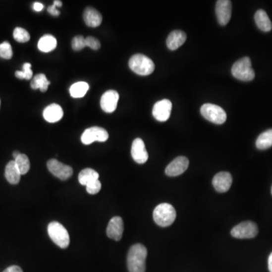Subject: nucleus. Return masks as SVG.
Returning a JSON list of instances; mask_svg holds the SVG:
<instances>
[{"mask_svg":"<svg viewBox=\"0 0 272 272\" xmlns=\"http://www.w3.org/2000/svg\"><path fill=\"white\" fill-rule=\"evenodd\" d=\"M147 255L148 251L145 246L141 244L132 246L127 256V266L129 272H145Z\"/></svg>","mask_w":272,"mask_h":272,"instance_id":"nucleus-1","label":"nucleus"},{"mask_svg":"<svg viewBox=\"0 0 272 272\" xmlns=\"http://www.w3.org/2000/svg\"><path fill=\"white\" fill-rule=\"evenodd\" d=\"M153 218L157 224L165 228L174 222L176 218V212L173 206L163 203L155 207Z\"/></svg>","mask_w":272,"mask_h":272,"instance_id":"nucleus-2","label":"nucleus"},{"mask_svg":"<svg viewBox=\"0 0 272 272\" xmlns=\"http://www.w3.org/2000/svg\"><path fill=\"white\" fill-rule=\"evenodd\" d=\"M129 66L134 73L140 76L151 74L155 69L153 60L142 54L132 56L129 59Z\"/></svg>","mask_w":272,"mask_h":272,"instance_id":"nucleus-3","label":"nucleus"},{"mask_svg":"<svg viewBox=\"0 0 272 272\" xmlns=\"http://www.w3.org/2000/svg\"><path fill=\"white\" fill-rule=\"evenodd\" d=\"M233 77L241 81L249 82L255 78V72L252 67L250 57H242L234 63L231 68Z\"/></svg>","mask_w":272,"mask_h":272,"instance_id":"nucleus-4","label":"nucleus"},{"mask_svg":"<svg viewBox=\"0 0 272 272\" xmlns=\"http://www.w3.org/2000/svg\"><path fill=\"white\" fill-rule=\"evenodd\" d=\"M50 238L60 248L65 249L70 244V236L64 226L57 221H52L48 225Z\"/></svg>","mask_w":272,"mask_h":272,"instance_id":"nucleus-5","label":"nucleus"},{"mask_svg":"<svg viewBox=\"0 0 272 272\" xmlns=\"http://www.w3.org/2000/svg\"><path fill=\"white\" fill-rule=\"evenodd\" d=\"M201 113L206 119L215 124H223L227 119L225 111L214 104H204L201 107Z\"/></svg>","mask_w":272,"mask_h":272,"instance_id":"nucleus-6","label":"nucleus"},{"mask_svg":"<svg viewBox=\"0 0 272 272\" xmlns=\"http://www.w3.org/2000/svg\"><path fill=\"white\" fill-rule=\"evenodd\" d=\"M258 226L253 221H243L232 228L231 234L237 239L253 238L258 234Z\"/></svg>","mask_w":272,"mask_h":272,"instance_id":"nucleus-7","label":"nucleus"},{"mask_svg":"<svg viewBox=\"0 0 272 272\" xmlns=\"http://www.w3.org/2000/svg\"><path fill=\"white\" fill-rule=\"evenodd\" d=\"M109 138V132L106 129L99 126H93L83 132L82 134L81 141L83 144L88 145L94 142H106Z\"/></svg>","mask_w":272,"mask_h":272,"instance_id":"nucleus-8","label":"nucleus"},{"mask_svg":"<svg viewBox=\"0 0 272 272\" xmlns=\"http://www.w3.org/2000/svg\"><path fill=\"white\" fill-rule=\"evenodd\" d=\"M47 167L52 174L60 180H67L73 175V169L70 165H65L55 159L47 162Z\"/></svg>","mask_w":272,"mask_h":272,"instance_id":"nucleus-9","label":"nucleus"},{"mask_svg":"<svg viewBox=\"0 0 272 272\" xmlns=\"http://www.w3.org/2000/svg\"><path fill=\"white\" fill-rule=\"evenodd\" d=\"M232 5L229 0H218L216 5L217 19L221 25L224 26L229 22L231 18Z\"/></svg>","mask_w":272,"mask_h":272,"instance_id":"nucleus-10","label":"nucleus"},{"mask_svg":"<svg viewBox=\"0 0 272 272\" xmlns=\"http://www.w3.org/2000/svg\"><path fill=\"white\" fill-rule=\"evenodd\" d=\"M172 102L168 99H163L155 104L152 110L154 117L160 122L168 120L172 110Z\"/></svg>","mask_w":272,"mask_h":272,"instance_id":"nucleus-11","label":"nucleus"},{"mask_svg":"<svg viewBox=\"0 0 272 272\" xmlns=\"http://www.w3.org/2000/svg\"><path fill=\"white\" fill-rule=\"evenodd\" d=\"M189 165V161L185 157L175 158L165 168V172L168 176L174 177L183 174Z\"/></svg>","mask_w":272,"mask_h":272,"instance_id":"nucleus-12","label":"nucleus"},{"mask_svg":"<svg viewBox=\"0 0 272 272\" xmlns=\"http://www.w3.org/2000/svg\"><path fill=\"white\" fill-rule=\"evenodd\" d=\"M119 94L115 90H109L101 98V108L106 113H113L117 107Z\"/></svg>","mask_w":272,"mask_h":272,"instance_id":"nucleus-13","label":"nucleus"},{"mask_svg":"<svg viewBox=\"0 0 272 272\" xmlns=\"http://www.w3.org/2000/svg\"><path fill=\"white\" fill-rule=\"evenodd\" d=\"M132 158L137 163L143 164L148 161V153L145 148V142L142 139H135L132 142L131 149Z\"/></svg>","mask_w":272,"mask_h":272,"instance_id":"nucleus-14","label":"nucleus"},{"mask_svg":"<svg viewBox=\"0 0 272 272\" xmlns=\"http://www.w3.org/2000/svg\"><path fill=\"white\" fill-rule=\"evenodd\" d=\"M232 184V176L228 172H220L214 176L213 185L216 191L219 193L227 192Z\"/></svg>","mask_w":272,"mask_h":272,"instance_id":"nucleus-15","label":"nucleus"},{"mask_svg":"<svg viewBox=\"0 0 272 272\" xmlns=\"http://www.w3.org/2000/svg\"><path fill=\"white\" fill-rule=\"evenodd\" d=\"M123 221L119 217H114L109 221L107 228V235L110 239L119 241L123 237Z\"/></svg>","mask_w":272,"mask_h":272,"instance_id":"nucleus-16","label":"nucleus"},{"mask_svg":"<svg viewBox=\"0 0 272 272\" xmlns=\"http://www.w3.org/2000/svg\"><path fill=\"white\" fill-rule=\"evenodd\" d=\"M64 111L62 108L57 104H52L43 110V117L49 123H56L62 119Z\"/></svg>","mask_w":272,"mask_h":272,"instance_id":"nucleus-17","label":"nucleus"},{"mask_svg":"<svg viewBox=\"0 0 272 272\" xmlns=\"http://www.w3.org/2000/svg\"><path fill=\"white\" fill-rule=\"evenodd\" d=\"M187 36L185 32L181 30H174L168 36L166 45L169 50L172 51L178 50L186 41Z\"/></svg>","mask_w":272,"mask_h":272,"instance_id":"nucleus-18","label":"nucleus"},{"mask_svg":"<svg viewBox=\"0 0 272 272\" xmlns=\"http://www.w3.org/2000/svg\"><path fill=\"white\" fill-rule=\"evenodd\" d=\"M83 19L88 27H97L102 22V15L101 13L92 7H88L83 13Z\"/></svg>","mask_w":272,"mask_h":272,"instance_id":"nucleus-19","label":"nucleus"},{"mask_svg":"<svg viewBox=\"0 0 272 272\" xmlns=\"http://www.w3.org/2000/svg\"><path fill=\"white\" fill-rule=\"evenodd\" d=\"M5 176L7 181L11 185H17L19 183L21 174L14 161H9L5 166Z\"/></svg>","mask_w":272,"mask_h":272,"instance_id":"nucleus-20","label":"nucleus"},{"mask_svg":"<svg viewBox=\"0 0 272 272\" xmlns=\"http://www.w3.org/2000/svg\"><path fill=\"white\" fill-rule=\"evenodd\" d=\"M255 21L256 25L263 32H269L272 29V21L268 16L267 13L263 9L258 10L255 14Z\"/></svg>","mask_w":272,"mask_h":272,"instance_id":"nucleus-21","label":"nucleus"},{"mask_svg":"<svg viewBox=\"0 0 272 272\" xmlns=\"http://www.w3.org/2000/svg\"><path fill=\"white\" fill-rule=\"evenodd\" d=\"M57 47V40L53 35L47 34L40 39L38 49L43 53H50Z\"/></svg>","mask_w":272,"mask_h":272,"instance_id":"nucleus-22","label":"nucleus"},{"mask_svg":"<svg viewBox=\"0 0 272 272\" xmlns=\"http://www.w3.org/2000/svg\"><path fill=\"white\" fill-rule=\"evenodd\" d=\"M99 175L94 169L86 168L79 174L78 179L82 185H88L93 181L99 179Z\"/></svg>","mask_w":272,"mask_h":272,"instance_id":"nucleus-23","label":"nucleus"},{"mask_svg":"<svg viewBox=\"0 0 272 272\" xmlns=\"http://www.w3.org/2000/svg\"><path fill=\"white\" fill-rule=\"evenodd\" d=\"M89 89V84L86 82H77L70 86V94L74 99H80L86 96Z\"/></svg>","mask_w":272,"mask_h":272,"instance_id":"nucleus-24","label":"nucleus"},{"mask_svg":"<svg viewBox=\"0 0 272 272\" xmlns=\"http://www.w3.org/2000/svg\"><path fill=\"white\" fill-rule=\"evenodd\" d=\"M256 147L260 150H266L272 146V129H268L260 134L256 142Z\"/></svg>","mask_w":272,"mask_h":272,"instance_id":"nucleus-25","label":"nucleus"},{"mask_svg":"<svg viewBox=\"0 0 272 272\" xmlns=\"http://www.w3.org/2000/svg\"><path fill=\"white\" fill-rule=\"evenodd\" d=\"M50 81L43 73L36 75L33 79L32 82L30 83V86L33 89H40L42 93L47 92L49 86L50 85Z\"/></svg>","mask_w":272,"mask_h":272,"instance_id":"nucleus-26","label":"nucleus"},{"mask_svg":"<svg viewBox=\"0 0 272 272\" xmlns=\"http://www.w3.org/2000/svg\"><path fill=\"white\" fill-rule=\"evenodd\" d=\"M14 162L21 175H25L30 170V163L27 155L21 154L16 159H14Z\"/></svg>","mask_w":272,"mask_h":272,"instance_id":"nucleus-27","label":"nucleus"},{"mask_svg":"<svg viewBox=\"0 0 272 272\" xmlns=\"http://www.w3.org/2000/svg\"><path fill=\"white\" fill-rule=\"evenodd\" d=\"M13 37L17 42L21 43H27L30 39V34L22 27H16L14 29Z\"/></svg>","mask_w":272,"mask_h":272,"instance_id":"nucleus-28","label":"nucleus"},{"mask_svg":"<svg viewBox=\"0 0 272 272\" xmlns=\"http://www.w3.org/2000/svg\"><path fill=\"white\" fill-rule=\"evenodd\" d=\"M23 71L15 72V77L21 80H30L33 77V71L31 70V64L30 63H25L23 65Z\"/></svg>","mask_w":272,"mask_h":272,"instance_id":"nucleus-29","label":"nucleus"},{"mask_svg":"<svg viewBox=\"0 0 272 272\" xmlns=\"http://www.w3.org/2000/svg\"><path fill=\"white\" fill-rule=\"evenodd\" d=\"M13 52L11 44L8 42H4L0 44V57L4 59H11Z\"/></svg>","mask_w":272,"mask_h":272,"instance_id":"nucleus-30","label":"nucleus"},{"mask_svg":"<svg viewBox=\"0 0 272 272\" xmlns=\"http://www.w3.org/2000/svg\"><path fill=\"white\" fill-rule=\"evenodd\" d=\"M72 49L74 51H80L83 50L86 47V38L83 36H77L72 40Z\"/></svg>","mask_w":272,"mask_h":272,"instance_id":"nucleus-31","label":"nucleus"},{"mask_svg":"<svg viewBox=\"0 0 272 272\" xmlns=\"http://www.w3.org/2000/svg\"><path fill=\"white\" fill-rule=\"evenodd\" d=\"M101 188H102V183L99 179L86 185V191L90 194H98L100 191Z\"/></svg>","mask_w":272,"mask_h":272,"instance_id":"nucleus-32","label":"nucleus"},{"mask_svg":"<svg viewBox=\"0 0 272 272\" xmlns=\"http://www.w3.org/2000/svg\"><path fill=\"white\" fill-rule=\"evenodd\" d=\"M86 47L93 50H98L100 49L101 43L98 39L93 37H88L86 38Z\"/></svg>","mask_w":272,"mask_h":272,"instance_id":"nucleus-33","label":"nucleus"},{"mask_svg":"<svg viewBox=\"0 0 272 272\" xmlns=\"http://www.w3.org/2000/svg\"><path fill=\"white\" fill-rule=\"evenodd\" d=\"M2 272H23V271L19 266H11L5 269Z\"/></svg>","mask_w":272,"mask_h":272,"instance_id":"nucleus-34","label":"nucleus"},{"mask_svg":"<svg viewBox=\"0 0 272 272\" xmlns=\"http://www.w3.org/2000/svg\"><path fill=\"white\" fill-rule=\"evenodd\" d=\"M48 12L51 14L53 16H58L60 14V11L57 9V7L54 6V5H50L48 8Z\"/></svg>","mask_w":272,"mask_h":272,"instance_id":"nucleus-35","label":"nucleus"},{"mask_svg":"<svg viewBox=\"0 0 272 272\" xmlns=\"http://www.w3.org/2000/svg\"><path fill=\"white\" fill-rule=\"evenodd\" d=\"M33 8H34V11L40 12V11H41L43 9V8H44V5H43V4L40 3V2H34Z\"/></svg>","mask_w":272,"mask_h":272,"instance_id":"nucleus-36","label":"nucleus"},{"mask_svg":"<svg viewBox=\"0 0 272 272\" xmlns=\"http://www.w3.org/2000/svg\"><path fill=\"white\" fill-rule=\"evenodd\" d=\"M268 265H269V272H272V253H271L270 256H269Z\"/></svg>","mask_w":272,"mask_h":272,"instance_id":"nucleus-37","label":"nucleus"},{"mask_svg":"<svg viewBox=\"0 0 272 272\" xmlns=\"http://www.w3.org/2000/svg\"><path fill=\"white\" fill-rule=\"evenodd\" d=\"M53 5L56 7H61L62 6V2H61V1H58V0H55V1H54V2H53Z\"/></svg>","mask_w":272,"mask_h":272,"instance_id":"nucleus-38","label":"nucleus"},{"mask_svg":"<svg viewBox=\"0 0 272 272\" xmlns=\"http://www.w3.org/2000/svg\"><path fill=\"white\" fill-rule=\"evenodd\" d=\"M20 155H21V153H20L19 151H14V152H13V158H14V159H16Z\"/></svg>","mask_w":272,"mask_h":272,"instance_id":"nucleus-39","label":"nucleus"},{"mask_svg":"<svg viewBox=\"0 0 272 272\" xmlns=\"http://www.w3.org/2000/svg\"><path fill=\"white\" fill-rule=\"evenodd\" d=\"M0 105H1V101H0Z\"/></svg>","mask_w":272,"mask_h":272,"instance_id":"nucleus-40","label":"nucleus"},{"mask_svg":"<svg viewBox=\"0 0 272 272\" xmlns=\"http://www.w3.org/2000/svg\"></svg>","mask_w":272,"mask_h":272,"instance_id":"nucleus-41","label":"nucleus"}]
</instances>
